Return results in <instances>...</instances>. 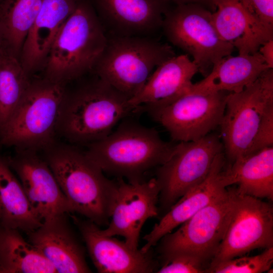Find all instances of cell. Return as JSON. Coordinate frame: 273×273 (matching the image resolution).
Wrapping results in <instances>:
<instances>
[{
	"label": "cell",
	"mask_w": 273,
	"mask_h": 273,
	"mask_svg": "<svg viewBox=\"0 0 273 273\" xmlns=\"http://www.w3.org/2000/svg\"><path fill=\"white\" fill-rule=\"evenodd\" d=\"M169 3L172 2L176 5L186 4H198L205 6L209 10H215L213 0H167Z\"/></svg>",
	"instance_id": "obj_33"
},
{
	"label": "cell",
	"mask_w": 273,
	"mask_h": 273,
	"mask_svg": "<svg viewBox=\"0 0 273 273\" xmlns=\"http://www.w3.org/2000/svg\"><path fill=\"white\" fill-rule=\"evenodd\" d=\"M5 50H6L4 48L2 38L0 34V55Z\"/></svg>",
	"instance_id": "obj_34"
},
{
	"label": "cell",
	"mask_w": 273,
	"mask_h": 273,
	"mask_svg": "<svg viewBox=\"0 0 273 273\" xmlns=\"http://www.w3.org/2000/svg\"><path fill=\"white\" fill-rule=\"evenodd\" d=\"M271 147H273V105L269 106L263 114L252 144L245 156Z\"/></svg>",
	"instance_id": "obj_30"
},
{
	"label": "cell",
	"mask_w": 273,
	"mask_h": 273,
	"mask_svg": "<svg viewBox=\"0 0 273 273\" xmlns=\"http://www.w3.org/2000/svg\"><path fill=\"white\" fill-rule=\"evenodd\" d=\"M42 224L7 161L0 156V224L26 233Z\"/></svg>",
	"instance_id": "obj_24"
},
{
	"label": "cell",
	"mask_w": 273,
	"mask_h": 273,
	"mask_svg": "<svg viewBox=\"0 0 273 273\" xmlns=\"http://www.w3.org/2000/svg\"><path fill=\"white\" fill-rule=\"evenodd\" d=\"M52 264L19 230L0 229V273H56Z\"/></svg>",
	"instance_id": "obj_25"
},
{
	"label": "cell",
	"mask_w": 273,
	"mask_h": 273,
	"mask_svg": "<svg viewBox=\"0 0 273 273\" xmlns=\"http://www.w3.org/2000/svg\"><path fill=\"white\" fill-rule=\"evenodd\" d=\"M1 227H2V226H1V224H0V229H1Z\"/></svg>",
	"instance_id": "obj_35"
},
{
	"label": "cell",
	"mask_w": 273,
	"mask_h": 273,
	"mask_svg": "<svg viewBox=\"0 0 273 273\" xmlns=\"http://www.w3.org/2000/svg\"><path fill=\"white\" fill-rule=\"evenodd\" d=\"M272 247V205L259 198L237 193L230 221L209 266L255 249Z\"/></svg>",
	"instance_id": "obj_12"
},
{
	"label": "cell",
	"mask_w": 273,
	"mask_h": 273,
	"mask_svg": "<svg viewBox=\"0 0 273 273\" xmlns=\"http://www.w3.org/2000/svg\"><path fill=\"white\" fill-rule=\"evenodd\" d=\"M175 55L152 36L110 35L92 72L130 99L155 68Z\"/></svg>",
	"instance_id": "obj_6"
},
{
	"label": "cell",
	"mask_w": 273,
	"mask_h": 273,
	"mask_svg": "<svg viewBox=\"0 0 273 273\" xmlns=\"http://www.w3.org/2000/svg\"><path fill=\"white\" fill-rule=\"evenodd\" d=\"M95 75L66 92L61 107L57 133L74 145L87 146L104 138L123 119L135 113L128 97Z\"/></svg>",
	"instance_id": "obj_1"
},
{
	"label": "cell",
	"mask_w": 273,
	"mask_h": 273,
	"mask_svg": "<svg viewBox=\"0 0 273 273\" xmlns=\"http://www.w3.org/2000/svg\"><path fill=\"white\" fill-rule=\"evenodd\" d=\"M214 25L221 38L231 44L239 55L258 51L265 42L273 38V28L251 15L241 0H213Z\"/></svg>",
	"instance_id": "obj_19"
},
{
	"label": "cell",
	"mask_w": 273,
	"mask_h": 273,
	"mask_svg": "<svg viewBox=\"0 0 273 273\" xmlns=\"http://www.w3.org/2000/svg\"><path fill=\"white\" fill-rule=\"evenodd\" d=\"M71 212L98 225H108L116 180H111L75 145L55 142L43 150Z\"/></svg>",
	"instance_id": "obj_2"
},
{
	"label": "cell",
	"mask_w": 273,
	"mask_h": 273,
	"mask_svg": "<svg viewBox=\"0 0 273 273\" xmlns=\"http://www.w3.org/2000/svg\"><path fill=\"white\" fill-rule=\"evenodd\" d=\"M236 195V189L227 190L177 231L161 238L159 251L163 259L175 253H188L210 263L230 221Z\"/></svg>",
	"instance_id": "obj_10"
},
{
	"label": "cell",
	"mask_w": 273,
	"mask_h": 273,
	"mask_svg": "<svg viewBox=\"0 0 273 273\" xmlns=\"http://www.w3.org/2000/svg\"><path fill=\"white\" fill-rule=\"evenodd\" d=\"M273 105V70L268 69L238 93H230L219 126L223 148L233 162L249 150L261 118Z\"/></svg>",
	"instance_id": "obj_9"
},
{
	"label": "cell",
	"mask_w": 273,
	"mask_h": 273,
	"mask_svg": "<svg viewBox=\"0 0 273 273\" xmlns=\"http://www.w3.org/2000/svg\"><path fill=\"white\" fill-rule=\"evenodd\" d=\"M158 273H204L210 263L201 257L188 253H177L165 258Z\"/></svg>",
	"instance_id": "obj_29"
},
{
	"label": "cell",
	"mask_w": 273,
	"mask_h": 273,
	"mask_svg": "<svg viewBox=\"0 0 273 273\" xmlns=\"http://www.w3.org/2000/svg\"><path fill=\"white\" fill-rule=\"evenodd\" d=\"M270 69L258 51L250 54L231 55L219 60L201 81L193 83L192 92L238 93Z\"/></svg>",
	"instance_id": "obj_22"
},
{
	"label": "cell",
	"mask_w": 273,
	"mask_h": 273,
	"mask_svg": "<svg viewBox=\"0 0 273 273\" xmlns=\"http://www.w3.org/2000/svg\"><path fill=\"white\" fill-rule=\"evenodd\" d=\"M30 242L58 273L91 272L84 251L67 222L66 215L42 222L27 233Z\"/></svg>",
	"instance_id": "obj_18"
},
{
	"label": "cell",
	"mask_w": 273,
	"mask_h": 273,
	"mask_svg": "<svg viewBox=\"0 0 273 273\" xmlns=\"http://www.w3.org/2000/svg\"><path fill=\"white\" fill-rule=\"evenodd\" d=\"M108 226L101 230L108 236H120L131 249H138L143 225L158 215L160 187L155 177L148 181L126 182L117 177Z\"/></svg>",
	"instance_id": "obj_13"
},
{
	"label": "cell",
	"mask_w": 273,
	"mask_h": 273,
	"mask_svg": "<svg viewBox=\"0 0 273 273\" xmlns=\"http://www.w3.org/2000/svg\"><path fill=\"white\" fill-rule=\"evenodd\" d=\"M225 161L222 152L215 158L207 176L187 192L169 208V210L154 225L151 231L144 237L146 243L141 248L143 252L149 251L164 236L172 232L226 191L220 178Z\"/></svg>",
	"instance_id": "obj_17"
},
{
	"label": "cell",
	"mask_w": 273,
	"mask_h": 273,
	"mask_svg": "<svg viewBox=\"0 0 273 273\" xmlns=\"http://www.w3.org/2000/svg\"><path fill=\"white\" fill-rule=\"evenodd\" d=\"M223 150V144L214 134L176 144L169 158L156 171L162 206L170 208L202 182L209 173L217 155Z\"/></svg>",
	"instance_id": "obj_11"
},
{
	"label": "cell",
	"mask_w": 273,
	"mask_h": 273,
	"mask_svg": "<svg viewBox=\"0 0 273 273\" xmlns=\"http://www.w3.org/2000/svg\"><path fill=\"white\" fill-rule=\"evenodd\" d=\"M7 161L17 174L35 213L42 222L71 212L49 165L37 151L16 150Z\"/></svg>",
	"instance_id": "obj_14"
},
{
	"label": "cell",
	"mask_w": 273,
	"mask_h": 273,
	"mask_svg": "<svg viewBox=\"0 0 273 273\" xmlns=\"http://www.w3.org/2000/svg\"><path fill=\"white\" fill-rule=\"evenodd\" d=\"M221 182L226 188L237 185L238 194L273 199V147L236 159L222 171Z\"/></svg>",
	"instance_id": "obj_23"
},
{
	"label": "cell",
	"mask_w": 273,
	"mask_h": 273,
	"mask_svg": "<svg viewBox=\"0 0 273 273\" xmlns=\"http://www.w3.org/2000/svg\"><path fill=\"white\" fill-rule=\"evenodd\" d=\"M105 31L113 36H152L161 28L167 0H94Z\"/></svg>",
	"instance_id": "obj_16"
},
{
	"label": "cell",
	"mask_w": 273,
	"mask_h": 273,
	"mask_svg": "<svg viewBox=\"0 0 273 273\" xmlns=\"http://www.w3.org/2000/svg\"><path fill=\"white\" fill-rule=\"evenodd\" d=\"M99 273H150L157 262L151 251L134 250L125 242L103 234L99 225L88 219L72 216Z\"/></svg>",
	"instance_id": "obj_15"
},
{
	"label": "cell",
	"mask_w": 273,
	"mask_h": 273,
	"mask_svg": "<svg viewBox=\"0 0 273 273\" xmlns=\"http://www.w3.org/2000/svg\"><path fill=\"white\" fill-rule=\"evenodd\" d=\"M228 94L189 90L164 105L139 106L136 112H147L173 140L195 141L220 125Z\"/></svg>",
	"instance_id": "obj_8"
},
{
	"label": "cell",
	"mask_w": 273,
	"mask_h": 273,
	"mask_svg": "<svg viewBox=\"0 0 273 273\" xmlns=\"http://www.w3.org/2000/svg\"><path fill=\"white\" fill-rule=\"evenodd\" d=\"M161 28L167 39L193 58L204 77L234 47L217 32L208 8L198 4L176 5L165 13Z\"/></svg>",
	"instance_id": "obj_7"
},
{
	"label": "cell",
	"mask_w": 273,
	"mask_h": 273,
	"mask_svg": "<svg viewBox=\"0 0 273 273\" xmlns=\"http://www.w3.org/2000/svg\"><path fill=\"white\" fill-rule=\"evenodd\" d=\"M78 0H43L27 35L20 60L30 74L44 65L51 46Z\"/></svg>",
	"instance_id": "obj_21"
},
{
	"label": "cell",
	"mask_w": 273,
	"mask_h": 273,
	"mask_svg": "<svg viewBox=\"0 0 273 273\" xmlns=\"http://www.w3.org/2000/svg\"><path fill=\"white\" fill-rule=\"evenodd\" d=\"M245 9L262 23L273 28V0H241Z\"/></svg>",
	"instance_id": "obj_31"
},
{
	"label": "cell",
	"mask_w": 273,
	"mask_h": 273,
	"mask_svg": "<svg viewBox=\"0 0 273 273\" xmlns=\"http://www.w3.org/2000/svg\"><path fill=\"white\" fill-rule=\"evenodd\" d=\"M258 51L262 56L265 63L269 68H273V38L263 43Z\"/></svg>",
	"instance_id": "obj_32"
},
{
	"label": "cell",
	"mask_w": 273,
	"mask_h": 273,
	"mask_svg": "<svg viewBox=\"0 0 273 273\" xmlns=\"http://www.w3.org/2000/svg\"><path fill=\"white\" fill-rule=\"evenodd\" d=\"M43 0H2L0 34L5 49L18 58Z\"/></svg>",
	"instance_id": "obj_26"
},
{
	"label": "cell",
	"mask_w": 273,
	"mask_h": 273,
	"mask_svg": "<svg viewBox=\"0 0 273 273\" xmlns=\"http://www.w3.org/2000/svg\"><path fill=\"white\" fill-rule=\"evenodd\" d=\"M198 72L197 66L189 55H175L155 68L129 102L136 109L142 105L166 104L188 92L193 84L192 78Z\"/></svg>",
	"instance_id": "obj_20"
},
{
	"label": "cell",
	"mask_w": 273,
	"mask_h": 273,
	"mask_svg": "<svg viewBox=\"0 0 273 273\" xmlns=\"http://www.w3.org/2000/svg\"><path fill=\"white\" fill-rule=\"evenodd\" d=\"M211 265L207 273H260L271 269L273 247L253 256H239Z\"/></svg>",
	"instance_id": "obj_28"
},
{
	"label": "cell",
	"mask_w": 273,
	"mask_h": 273,
	"mask_svg": "<svg viewBox=\"0 0 273 273\" xmlns=\"http://www.w3.org/2000/svg\"><path fill=\"white\" fill-rule=\"evenodd\" d=\"M175 145L128 116L107 136L87 145L85 152L104 173L138 182L166 162Z\"/></svg>",
	"instance_id": "obj_3"
},
{
	"label": "cell",
	"mask_w": 273,
	"mask_h": 273,
	"mask_svg": "<svg viewBox=\"0 0 273 273\" xmlns=\"http://www.w3.org/2000/svg\"><path fill=\"white\" fill-rule=\"evenodd\" d=\"M29 75L18 57L7 50L0 55V128L25 94Z\"/></svg>",
	"instance_id": "obj_27"
},
{
	"label": "cell",
	"mask_w": 273,
	"mask_h": 273,
	"mask_svg": "<svg viewBox=\"0 0 273 273\" xmlns=\"http://www.w3.org/2000/svg\"><path fill=\"white\" fill-rule=\"evenodd\" d=\"M108 36L87 0H78L55 38L44 63V78L66 84L92 72Z\"/></svg>",
	"instance_id": "obj_4"
},
{
	"label": "cell",
	"mask_w": 273,
	"mask_h": 273,
	"mask_svg": "<svg viewBox=\"0 0 273 273\" xmlns=\"http://www.w3.org/2000/svg\"><path fill=\"white\" fill-rule=\"evenodd\" d=\"M65 84L46 78L31 81L0 128V143L17 150H44L54 144Z\"/></svg>",
	"instance_id": "obj_5"
}]
</instances>
